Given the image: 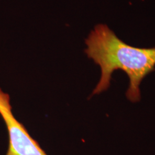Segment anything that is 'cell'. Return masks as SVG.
I'll use <instances>...</instances> for the list:
<instances>
[{"mask_svg":"<svg viewBox=\"0 0 155 155\" xmlns=\"http://www.w3.org/2000/svg\"><path fill=\"white\" fill-rule=\"evenodd\" d=\"M86 45L85 53L100 67L101 72L92 95L107 90L113 73L121 70L129 79L126 94L127 98L133 103L139 101L141 81L155 69V48L132 47L120 40L104 24L95 27L86 38Z\"/></svg>","mask_w":155,"mask_h":155,"instance_id":"6da1fadb","label":"cell"},{"mask_svg":"<svg viewBox=\"0 0 155 155\" xmlns=\"http://www.w3.org/2000/svg\"><path fill=\"white\" fill-rule=\"evenodd\" d=\"M0 115L8 131L9 146L6 155H48L13 115L9 97L0 101Z\"/></svg>","mask_w":155,"mask_h":155,"instance_id":"7a4b0ae2","label":"cell"}]
</instances>
